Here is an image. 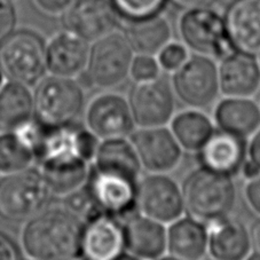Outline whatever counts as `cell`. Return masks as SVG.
Here are the masks:
<instances>
[{
    "instance_id": "obj_1",
    "label": "cell",
    "mask_w": 260,
    "mask_h": 260,
    "mask_svg": "<svg viewBox=\"0 0 260 260\" xmlns=\"http://www.w3.org/2000/svg\"><path fill=\"white\" fill-rule=\"evenodd\" d=\"M99 142L87 128L75 124L44 127L36 162L51 194L64 197L86 185Z\"/></svg>"
},
{
    "instance_id": "obj_2",
    "label": "cell",
    "mask_w": 260,
    "mask_h": 260,
    "mask_svg": "<svg viewBox=\"0 0 260 260\" xmlns=\"http://www.w3.org/2000/svg\"><path fill=\"white\" fill-rule=\"evenodd\" d=\"M84 221L63 208L44 209L22 227L21 246L29 259L71 260L80 255Z\"/></svg>"
},
{
    "instance_id": "obj_3",
    "label": "cell",
    "mask_w": 260,
    "mask_h": 260,
    "mask_svg": "<svg viewBox=\"0 0 260 260\" xmlns=\"http://www.w3.org/2000/svg\"><path fill=\"white\" fill-rule=\"evenodd\" d=\"M181 189L185 211L201 221L231 216L235 208L237 192L233 178L201 165L187 174Z\"/></svg>"
},
{
    "instance_id": "obj_4",
    "label": "cell",
    "mask_w": 260,
    "mask_h": 260,
    "mask_svg": "<svg viewBox=\"0 0 260 260\" xmlns=\"http://www.w3.org/2000/svg\"><path fill=\"white\" fill-rule=\"evenodd\" d=\"M35 119L46 128L75 124L85 109L83 87L76 79L45 76L34 92Z\"/></svg>"
},
{
    "instance_id": "obj_5",
    "label": "cell",
    "mask_w": 260,
    "mask_h": 260,
    "mask_svg": "<svg viewBox=\"0 0 260 260\" xmlns=\"http://www.w3.org/2000/svg\"><path fill=\"white\" fill-rule=\"evenodd\" d=\"M136 53L126 36L117 30L94 40L84 74L89 86L111 89L127 79Z\"/></svg>"
},
{
    "instance_id": "obj_6",
    "label": "cell",
    "mask_w": 260,
    "mask_h": 260,
    "mask_svg": "<svg viewBox=\"0 0 260 260\" xmlns=\"http://www.w3.org/2000/svg\"><path fill=\"white\" fill-rule=\"evenodd\" d=\"M0 69L8 80L32 87L47 73L45 43L30 30H17L0 43Z\"/></svg>"
},
{
    "instance_id": "obj_7",
    "label": "cell",
    "mask_w": 260,
    "mask_h": 260,
    "mask_svg": "<svg viewBox=\"0 0 260 260\" xmlns=\"http://www.w3.org/2000/svg\"><path fill=\"white\" fill-rule=\"evenodd\" d=\"M51 196L38 170L26 169L0 178V216L25 221L43 211Z\"/></svg>"
},
{
    "instance_id": "obj_8",
    "label": "cell",
    "mask_w": 260,
    "mask_h": 260,
    "mask_svg": "<svg viewBox=\"0 0 260 260\" xmlns=\"http://www.w3.org/2000/svg\"><path fill=\"white\" fill-rule=\"evenodd\" d=\"M171 85L176 98L186 107L204 109L211 106L220 93L218 64L211 56L196 53L188 55L173 71Z\"/></svg>"
},
{
    "instance_id": "obj_9",
    "label": "cell",
    "mask_w": 260,
    "mask_h": 260,
    "mask_svg": "<svg viewBox=\"0 0 260 260\" xmlns=\"http://www.w3.org/2000/svg\"><path fill=\"white\" fill-rule=\"evenodd\" d=\"M179 34L183 45L196 54L222 57L233 51L223 17L210 7L183 13L179 20Z\"/></svg>"
},
{
    "instance_id": "obj_10",
    "label": "cell",
    "mask_w": 260,
    "mask_h": 260,
    "mask_svg": "<svg viewBox=\"0 0 260 260\" xmlns=\"http://www.w3.org/2000/svg\"><path fill=\"white\" fill-rule=\"evenodd\" d=\"M137 209L143 216L171 223L185 212L181 186L167 173H149L138 182Z\"/></svg>"
},
{
    "instance_id": "obj_11",
    "label": "cell",
    "mask_w": 260,
    "mask_h": 260,
    "mask_svg": "<svg viewBox=\"0 0 260 260\" xmlns=\"http://www.w3.org/2000/svg\"><path fill=\"white\" fill-rule=\"evenodd\" d=\"M84 110L86 128L100 141L128 138L136 129L137 125L127 98L118 93L99 94L87 103Z\"/></svg>"
},
{
    "instance_id": "obj_12",
    "label": "cell",
    "mask_w": 260,
    "mask_h": 260,
    "mask_svg": "<svg viewBox=\"0 0 260 260\" xmlns=\"http://www.w3.org/2000/svg\"><path fill=\"white\" fill-rule=\"evenodd\" d=\"M138 182L122 174L91 167L86 187L99 211L124 220L136 213Z\"/></svg>"
},
{
    "instance_id": "obj_13",
    "label": "cell",
    "mask_w": 260,
    "mask_h": 260,
    "mask_svg": "<svg viewBox=\"0 0 260 260\" xmlns=\"http://www.w3.org/2000/svg\"><path fill=\"white\" fill-rule=\"evenodd\" d=\"M176 94L172 85L159 77L137 83L127 98L137 126H167L176 110Z\"/></svg>"
},
{
    "instance_id": "obj_14",
    "label": "cell",
    "mask_w": 260,
    "mask_h": 260,
    "mask_svg": "<svg viewBox=\"0 0 260 260\" xmlns=\"http://www.w3.org/2000/svg\"><path fill=\"white\" fill-rule=\"evenodd\" d=\"M128 139L142 169L149 173H168L181 162L183 149L170 127H139Z\"/></svg>"
},
{
    "instance_id": "obj_15",
    "label": "cell",
    "mask_w": 260,
    "mask_h": 260,
    "mask_svg": "<svg viewBox=\"0 0 260 260\" xmlns=\"http://www.w3.org/2000/svg\"><path fill=\"white\" fill-rule=\"evenodd\" d=\"M125 251L123 220L98 211L84 221L80 255L87 260H113Z\"/></svg>"
},
{
    "instance_id": "obj_16",
    "label": "cell",
    "mask_w": 260,
    "mask_h": 260,
    "mask_svg": "<svg viewBox=\"0 0 260 260\" xmlns=\"http://www.w3.org/2000/svg\"><path fill=\"white\" fill-rule=\"evenodd\" d=\"M66 29L93 43L117 30L119 16L110 0H75L62 16Z\"/></svg>"
},
{
    "instance_id": "obj_17",
    "label": "cell",
    "mask_w": 260,
    "mask_h": 260,
    "mask_svg": "<svg viewBox=\"0 0 260 260\" xmlns=\"http://www.w3.org/2000/svg\"><path fill=\"white\" fill-rule=\"evenodd\" d=\"M89 43L74 31L63 29L54 34L45 45L49 75L77 79L86 69Z\"/></svg>"
},
{
    "instance_id": "obj_18",
    "label": "cell",
    "mask_w": 260,
    "mask_h": 260,
    "mask_svg": "<svg viewBox=\"0 0 260 260\" xmlns=\"http://www.w3.org/2000/svg\"><path fill=\"white\" fill-rule=\"evenodd\" d=\"M44 127L35 118L15 129L0 131V176L30 169Z\"/></svg>"
},
{
    "instance_id": "obj_19",
    "label": "cell",
    "mask_w": 260,
    "mask_h": 260,
    "mask_svg": "<svg viewBox=\"0 0 260 260\" xmlns=\"http://www.w3.org/2000/svg\"><path fill=\"white\" fill-rule=\"evenodd\" d=\"M246 138L216 128L211 138L197 151L201 167L234 178L248 159Z\"/></svg>"
},
{
    "instance_id": "obj_20",
    "label": "cell",
    "mask_w": 260,
    "mask_h": 260,
    "mask_svg": "<svg viewBox=\"0 0 260 260\" xmlns=\"http://www.w3.org/2000/svg\"><path fill=\"white\" fill-rule=\"evenodd\" d=\"M223 21L233 51L260 55V0H233Z\"/></svg>"
},
{
    "instance_id": "obj_21",
    "label": "cell",
    "mask_w": 260,
    "mask_h": 260,
    "mask_svg": "<svg viewBox=\"0 0 260 260\" xmlns=\"http://www.w3.org/2000/svg\"><path fill=\"white\" fill-rule=\"evenodd\" d=\"M218 76L225 96L252 98L260 88V62L254 55L231 51L218 64Z\"/></svg>"
},
{
    "instance_id": "obj_22",
    "label": "cell",
    "mask_w": 260,
    "mask_h": 260,
    "mask_svg": "<svg viewBox=\"0 0 260 260\" xmlns=\"http://www.w3.org/2000/svg\"><path fill=\"white\" fill-rule=\"evenodd\" d=\"M125 251L138 257L157 260L167 252V226L155 219L133 213L123 220Z\"/></svg>"
},
{
    "instance_id": "obj_23",
    "label": "cell",
    "mask_w": 260,
    "mask_h": 260,
    "mask_svg": "<svg viewBox=\"0 0 260 260\" xmlns=\"http://www.w3.org/2000/svg\"><path fill=\"white\" fill-rule=\"evenodd\" d=\"M252 252L249 228L231 216L209 222L208 253L216 260H244Z\"/></svg>"
},
{
    "instance_id": "obj_24",
    "label": "cell",
    "mask_w": 260,
    "mask_h": 260,
    "mask_svg": "<svg viewBox=\"0 0 260 260\" xmlns=\"http://www.w3.org/2000/svg\"><path fill=\"white\" fill-rule=\"evenodd\" d=\"M169 254L181 260H202L208 253V226L190 216L180 217L167 227Z\"/></svg>"
},
{
    "instance_id": "obj_25",
    "label": "cell",
    "mask_w": 260,
    "mask_h": 260,
    "mask_svg": "<svg viewBox=\"0 0 260 260\" xmlns=\"http://www.w3.org/2000/svg\"><path fill=\"white\" fill-rule=\"evenodd\" d=\"M216 127L248 139L260 128V106L251 98L226 96L213 111Z\"/></svg>"
},
{
    "instance_id": "obj_26",
    "label": "cell",
    "mask_w": 260,
    "mask_h": 260,
    "mask_svg": "<svg viewBox=\"0 0 260 260\" xmlns=\"http://www.w3.org/2000/svg\"><path fill=\"white\" fill-rule=\"evenodd\" d=\"M91 167L102 171L122 174L133 180H140L141 163L128 138L101 140L94 154Z\"/></svg>"
},
{
    "instance_id": "obj_27",
    "label": "cell",
    "mask_w": 260,
    "mask_h": 260,
    "mask_svg": "<svg viewBox=\"0 0 260 260\" xmlns=\"http://www.w3.org/2000/svg\"><path fill=\"white\" fill-rule=\"evenodd\" d=\"M35 118L34 92L26 85L12 82L0 86V128L15 129Z\"/></svg>"
},
{
    "instance_id": "obj_28",
    "label": "cell",
    "mask_w": 260,
    "mask_h": 260,
    "mask_svg": "<svg viewBox=\"0 0 260 260\" xmlns=\"http://www.w3.org/2000/svg\"><path fill=\"white\" fill-rule=\"evenodd\" d=\"M136 54L157 55L172 37L171 25L160 14L148 19L128 22L124 30Z\"/></svg>"
},
{
    "instance_id": "obj_29",
    "label": "cell",
    "mask_w": 260,
    "mask_h": 260,
    "mask_svg": "<svg viewBox=\"0 0 260 260\" xmlns=\"http://www.w3.org/2000/svg\"><path fill=\"white\" fill-rule=\"evenodd\" d=\"M213 120L201 109H188L174 115L170 129L183 150L197 152L216 131Z\"/></svg>"
},
{
    "instance_id": "obj_30",
    "label": "cell",
    "mask_w": 260,
    "mask_h": 260,
    "mask_svg": "<svg viewBox=\"0 0 260 260\" xmlns=\"http://www.w3.org/2000/svg\"><path fill=\"white\" fill-rule=\"evenodd\" d=\"M168 0H110L119 19L139 21L160 14Z\"/></svg>"
},
{
    "instance_id": "obj_31",
    "label": "cell",
    "mask_w": 260,
    "mask_h": 260,
    "mask_svg": "<svg viewBox=\"0 0 260 260\" xmlns=\"http://www.w3.org/2000/svg\"><path fill=\"white\" fill-rule=\"evenodd\" d=\"M63 199L64 208L69 212L75 214L76 217L82 219L83 221L99 211L95 208V204H94L86 185L77 190L70 192V194L64 196Z\"/></svg>"
},
{
    "instance_id": "obj_32",
    "label": "cell",
    "mask_w": 260,
    "mask_h": 260,
    "mask_svg": "<svg viewBox=\"0 0 260 260\" xmlns=\"http://www.w3.org/2000/svg\"><path fill=\"white\" fill-rule=\"evenodd\" d=\"M160 70L162 68L155 56L137 54L133 57L129 76L137 83H141L159 77Z\"/></svg>"
},
{
    "instance_id": "obj_33",
    "label": "cell",
    "mask_w": 260,
    "mask_h": 260,
    "mask_svg": "<svg viewBox=\"0 0 260 260\" xmlns=\"http://www.w3.org/2000/svg\"><path fill=\"white\" fill-rule=\"evenodd\" d=\"M187 57L188 51L185 45L170 42L160 49L157 54V61L163 70L173 73L186 61Z\"/></svg>"
},
{
    "instance_id": "obj_34",
    "label": "cell",
    "mask_w": 260,
    "mask_h": 260,
    "mask_svg": "<svg viewBox=\"0 0 260 260\" xmlns=\"http://www.w3.org/2000/svg\"><path fill=\"white\" fill-rule=\"evenodd\" d=\"M75 0H31L36 10L48 17H62Z\"/></svg>"
},
{
    "instance_id": "obj_35",
    "label": "cell",
    "mask_w": 260,
    "mask_h": 260,
    "mask_svg": "<svg viewBox=\"0 0 260 260\" xmlns=\"http://www.w3.org/2000/svg\"><path fill=\"white\" fill-rule=\"evenodd\" d=\"M16 12L12 2L0 0V43L15 30Z\"/></svg>"
},
{
    "instance_id": "obj_36",
    "label": "cell",
    "mask_w": 260,
    "mask_h": 260,
    "mask_svg": "<svg viewBox=\"0 0 260 260\" xmlns=\"http://www.w3.org/2000/svg\"><path fill=\"white\" fill-rule=\"evenodd\" d=\"M244 196L249 208L260 217V174L248 180L244 188Z\"/></svg>"
},
{
    "instance_id": "obj_37",
    "label": "cell",
    "mask_w": 260,
    "mask_h": 260,
    "mask_svg": "<svg viewBox=\"0 0 260 260\" xmlns=\"http://www.w3.org/2000/svg\"><path fill=\"white\" fill-rule=\"evenodd\" d=\"M0 260H19L14 243L3 233H0Z\"/></svg>"
},
{
    "instance_id": "obj_38",
    "label": "cell",
    "mask_w": 260,
    "mask_h": 260,
    "mask_svg": "<svg viewBox=\"0 0 260 260\" xmlns=\"http://www.w3.org/2000/svg\"><path fill=\"white\" fill-rule=\"evenodd\" d=\"M170 2L180 10L189 11L196 10V8H209L217 0H170Z\"/></svg>"
},
{
    "instance_id": "obj_39",
    "label": "cell",
    "mask_w": 260,
    "mask_h": 260,
    "mask_svg": "<svg viewBox=\"0 0 260 260\" xmlns=\"http://www.w3.org/2000/svg\"><path fill=\"white\" fill-rule=\"evenodd\" d=\"M248 158L260 169V128L251 136L248 145Z\"/></svg>"
},
{
    "instance_id": "obj_40",
    "label": "cell",
    "mask_w": 260,
    "mask_h": 260,
    "mask_svg": "<svg viewBox=\"0 0 260 260\" xmlns=\"http://www.w3.org/2000/svg\"><path fill=\"white\" fill-rule=\"evenodd\" d=\"M251 244L254 251H260V218L252 222L249 228Z\"/></svg>"
},
{
    "instance_id": "obj_41",
    "label": "cell",
    "mask_w": 260,
    "mask_h": 260,
    "mask_svg": "<svg viewBox=\"0 0 260 260\" xmlns=\"http://www.w3.org/2000/svg\"><path fill=\"white\" fill-rule=\"evenodd\" d=\"M241 173L243 174V177L246 179V180H251V179H253V178L259 176L260 169L252 162V160H250L248 158L246 159V162L244 163L243 168H242Z\"/></svg>"
},
{
    "instance_id": "obj_42",
    "label": "cell",
    "mask_w": 260,
    "mask_h": 260,
    "mask_svg": "<svg viewBox=\"0 0 260 260\" xmlns=\"http://www.w3.org/2000/svg\"><path fill=\"white\" fill-rule=\"evenodd\" d=\"M113 260H149V259L138 257V255H134L132 253H129V252H127V251H123L122 253L118 254L117 257L114 258Z\"/></svg>"
},
{
    "instance_id": "obj_43",
    "label": "cell",
    "mask_w": 260,
    "mask_h": 260,
    "mask_svg": "<svg viewBox=\"0 0 260 260\" xmlns=\"http://www.w3.org/2000/svg\"><path fill=\"white\" fill-rule=\"evenodd\" d=\"M244 260H260V251H253Z\"/></svg>"
},
{
    "instance_id": "obj_44",
    "label": "cell",
    "mask_w": 260,
    "mask_h": 260,
    "mask_svg": "<svg viewBox=\"0 0 260 260\" xmlns=\"http://www.w3.org/2000/svg\"><path fill=\"white\" fill-rule=\"evenodd\" d=\"M157 260H181V259L174 257V255H172V254H164L160 258H158Z\"/></svg>"
},
{
    "instance_id": "obj_45",
    "label": "cell",
    "mask_w": 260,
    "mask_h": 260,
    "mask_svg": "<svg viewBox=\"0 0 260 260\" xmlns=\"http://www.w3.org/2000/svg\"><path fill=\"white\" fill-rule=\"evenodd\" d=\"M4 78H5V76H4L2 69H0V86H2V85L5 83V82H4Z\"/></svg>"
},
{
    "instance_id": "obj_46",
    "label": "cell",
    "mask_w": 260,
    "mask_h": 260,
    "mask_svg": "<svg viewBox=\"0 0 260 260\" xmlns=\"http://www.w3.org/2000/svg\"><path fill=\"white\" fill-rule=\"evenodd\" d=\"M71 260H87V259H86V258H84V257H82V255H79V257H76V258L71 259Z\"/></svg>"
},
{
    "instance_id": "obj_47",
    "label": "cell",
    "mask_w": 260,
    "mask_h": 260,
    "mask_svg": "<svg viewBox=\"0 0 260 260\" xmlns=\"http://www.w3.org/2000/svg\"><path fill=\"white\" fill-rule=\"evenodd\" d=\"M202 260H216V259H213V258H210V259H202Z\"/></svg>"
},
{
    "instance_id": "obj_48",
    "label": "cell",
    "mask_w": 260,
    "mask_h": 260,
    "mask_svg": "<svg viewBox=\"0 0 260 260\" xmlns=\"http://www.w3.org/2000/svg\"><path fill=\"white\" fill-rule=\"evenodd\" d=\"M6 2H12V0H6Z\"/></svg>"
},
{
    "instance_id": "obj_49",
    "label": "cell",
    "mask_w": 260,
    "mask_h": 260,
    "mask_svg": "<svg viewBox=\"0 0 260 260\" xmlns=\"http://www.w3.org/2000/svg\"><path fill=\"white\" fill-rule=\"evenodd\" d=\"M259 62H260V55H259Z\"/></svg>"
},
{
    "instance_id": "obj_50",
    "label": "cell",
    "mask_w": 260,
    "mask_h": 260,
    "mask_svg": "<svg viewBox=\"0 0 260 260\" xmlns=\"http://www.w3.org/2000/svg\"><path fill=\"white\" fill-rule=\"evenodd\" d=\"M29 260H34V259H29Z\"/></svg>"
}]
</instances>
